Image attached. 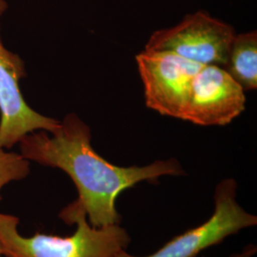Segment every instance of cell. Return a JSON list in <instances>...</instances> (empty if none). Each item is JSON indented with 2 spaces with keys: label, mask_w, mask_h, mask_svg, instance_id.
I'll list each match as a JSON object with an SVG mask.
<instances>
[{
  "label": "cell",
  "mask_w": 257,
  "mask_h": 257,
  "mask_svg": "<svg viewBox=\"0 0 257 257\" xmlns=\"http://www.w3.org/2000/svg\"><path fill=\"white\" fill-rule=\"evenodd\" d=\"M0 257H5L3 255V253H2V251H1V246H0Z\"/></svg>",
  "instance_id": "cell-12"
},
{
  "label": "cell",
  "mask_w": 257,
  "mask_h": 257,
  "mask_svg": "<svg viewBox=\"0 0 257 257\" xmlns=\"http://www.w3.org/2000/svg\"><path fill=\"white\" fill-rule=\"evenodd\" d=\"M24 76L23 60L4 47L0 37V147L4 149L14 147L33 132L53 133L60 125L28 105L19 89Z\"/></svg>",
  "instance_id": "cell-7"
},
{
  "label": "cell",
  "mask_w": 257,
  "mask_h": 257,
  "mask_svg": "<svg viewBox=\"0 0 257 257\" xmlns=\"http://www.w3.org/2000/svg\"><path fill=\"white\" fill-rule=\"evenodd\" d=\"M137 62L148 107L182 119L193 77L204 65L172 52L148 50L137 55Z\"/></svg>",
  "instance_id": "cell-5"
},
{
  "label": "cell",
  "mask_w": 257,
  "mask_h": 257,
  "mask_svg": "<svg viewBox=\"0 0 257 257\" xmlns=\"http://www.w3.org/2000/svg\"><path fill=\"white\" fill-rule=\"evenodd\" d=\"M234 29L204 11L187 15L176 26L156 31L145 50L172 52L201 65L226 68Z\"/></svg>",
  "instance_id": "cell-4"
},
{
  "label": "cell",
  "mask_w": 257,
  "mask_h": 257,
  "mask_svg": "<svg viewBox=\"0 0 257 257\" xmlns=\"http://www.w3.org/2000/svg\"><path fill=\"white\" fill-rule=\"evenodd\" d=\"M245 91L226 69L204 65L193 77L182 120L200 126H225L245 110Z\"/></svg>",
  "instance_id": "cell-6"
},
{
  "label": "cell",
  "mask_w": 257,
  "mask_h": 257,
  "mask_svg": "<svg viewBox=\"0 0 257 257\" xmlns=\"http://www.w3.org/2000/svg\"><path fill=\"white\" fill-rule=\"evenodd\" d=\"M257 253V247L253 244H248L239 252H234L228 257H253Z\"/></svg>",
  "instance_id": "cell-10"
},
{
  "label": "cell",
  "mask_w": 257,
  "mask_h": 257,
  "mask_svg": "<svg viewBox=\"0 0 257 257\" xmlns=\"http://www.w3.org/2000/svg\"><path fill=\"white\" fill-rule=\"evenodd\" d=\"M8 8V4L5 0H0V18L4 14V12Z\"/></svg>",
  "instance_id": "cell-11"
},
{
  "label": "cell",
  "mask_w": 257,
  "mask_h": 257,
  "mask_svg": "<svg viewBox=\"0 0 257 257\" xmlns=\"http://www.w3.org/2000/svg\"><path fill=\"white\" fill-rule=\"evenodd\" d=\"M30 174V161L20 154L0 147V193L7 184L19 181ZM1 200V195H0Z\"/></svg>",
  "instance_id": "cell-9"
},
{
  "label": "cell",
  "mask_w": 257,
  "mask_h": 257,
  "mask_svg": "<svg viewBox=\"0 0 257 257\" xmlns=\"http://www.w3.org/2000/svg\"><path fill=\"white\" fill-rule=\"evenodd\" d=\"M237 189L238 185L233 178L221 180L214 190V209L211 217L176 235L154 253L136 256L123 249L112 257H197L203 250L219 245L241 230L255 227L257 216L239 204Z\"/></svg>",
  "instance_id": "cell-3"
},
{
  "label": "cell",
  "mask_w": 257,
  "mask_h": 257,
  "mask_svg": "<svg viewBox=\"0 0 257 257\" xmlns=\"http://www.w3.org/2000/svg\"><path fill=\"white\" fill-rule=\"evenodd\" d=\"M227 72L244 91L257 88V35L255 31L235 35L230 46Z\"/></svg>",
  "instance_id": "cell-8"
},
{
  "label": "cell",
  "mask_w": 257,
  "mask_h": 257,
  "mask_svg": "<svg viewBox=\"0 0 257 257\" xmlns=\"http://www.w3.org/2000/svg\"><path fill=\"white\" fill-rule=\"evenodd\" d=\"M49 136L33 132L19 142L20 155L29 161L63 171L73 180L77 198L73 201L86 213L93 227L120 224L116 201L121 193L141 182L157 183L162 176H179L185 171L175 158L146 166L111 164L92 146L89 126L69 113Z\"/></svg>",
  "instance_id": "cell-1"
},
{
  "label": "cell",
  "mask_w": 257,
  "mask_h": 257,
  "mask_svg": "<svg viewBox=\"0 0 257 257\" xmlns=\"http://www.w3.org/2000/svg\"><path fill=\"white\" fill-rule=\"evenodd\" d=\"M67 225H76L70 236L37 232L31 237L19 232L18 217L0 213V246L5 257H112L128 249L132 238L120 224L92 226L86 213L74 203L59 212Z\"/></svg>",
  "instance_id": "cell-2"
}]
</instances>
